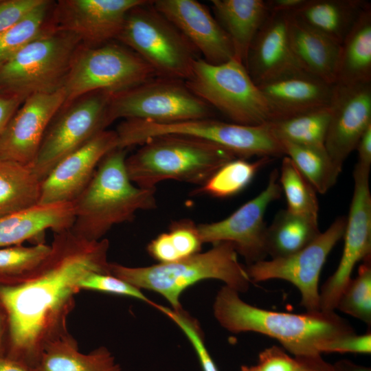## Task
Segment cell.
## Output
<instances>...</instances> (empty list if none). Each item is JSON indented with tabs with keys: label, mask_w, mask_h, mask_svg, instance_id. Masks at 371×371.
<instances>
[{
	"label": "cell",
	"mask_w": 371,
	"mask_h": 371,
	"mask_svg": "<svg viewBox=\"0 0 371 371\" xmlns=\"http://www.w3.org/2000/svg\"><path fill=\"white\" fill-rule=\"evenodd\" d=\"M51 251L36 267L0 275V309L5 319L4 356L35 369L45 348L67 334L79 282L92 272L110 273L109 242L90 241L71 229L54 233Z\"/></svg>",
	"instance_id": "1"
},
{
	"label": "cell",
	"mask_w": 371,
	"mask_h": 371,
	"mask_svg": "<svg viewBox=\"0 0 371 371\" xmlns=\"http://www.w3.org/2000/svg\"><path fill=\"white\" fill-rule=\"evenodd\" d=\"M213 312L221 326L228 331L268 336L293 357L322 355L321 350L328 342L355 333L350 324L335 311H269L245 302L238 292L226 286L218 291Z\"/></svg>",
	"instance_id": "2"
},
{
	"label": "cell",
	"mask_w": 371,
	"mask_h": 371,
	"mask_svg": "<svg viewBox=\"0 0 371 371\" xmlns=\"http://www.w3.org/2000/svg\"><path fill=\"white\" fill-rule=\"evenodd\" d=\"M126 149L115 148L100 162L91 180L72 203L76 236L97 241L111 228L131 221L139 210L157 207L155 189L136 186L126 168Z\"/></svg>",
	"instance_id": "3"
},
{
	"label": "cell",
	"mask_w": 371,
	"mask_h": 371,
	"mask_svg": "<svg viewBox=\"0 0 371 371\" xmlns=\"http://www.w3.org/2000/svg\"><path fill=\"white\" fill-rule=\"evenodd\" d=\"M109 270L111 275L140 290L159 293L176 310L182 308L179 299L183 291L199 281L218 280L238 293L247 291L251 283L237 251L228 242L172 262L141 267L110 262Z\"/></svg>",
	"instance_id": "4"
},
{
	"label": "cell",
	"mask_w": 371,
	"mask_h": 371,
	"mask_svg": "<svg viewBox=\"0 0 371 371\" xmlns=\"http://www.w3.org/2000/svg\"><path fill=\"white\" fill-rule=\"evenodd\" d=\"M126 157L131 181L155 189L166 180L202 185L216 170L237 158L229 150L197 138L168 135L151 138Z\"/></svg>",
	"instance_id": "5"
},
{
	"label": "cell",
	"mask_w": 371,
	"mask_h": 371,
	"mask_svg": "<svg viewBox=\"0 0 371 371\" xmlns=\"http://www.w3.org/2000/svg\"><path fill=\"white\" fill-rule=\"evenodd\" d=\"M120 143L128 148L142 145L148 139L168 135L197 138L218 146L237 158L284 155L280 140L273 134L269 122L260 125H243L210 118L176 123L161 124L128 119L117 127Z\"/></svg>",
	"instance_id": "6"
},
{
	"label": "cell",
	"mask_w": 371,
	"mask_h": 371,
	"mask_svg": "<svg viewBox=\"0 0 371 371\" xmlns=\"http://www.w3.org/2000/svg\"><path fill=\"white\" fill-rule=\"evenodd\" d=\"M82 45L74 34L51 26L0 67V95L25 100L63 88Z\"/></svg>",
	"instance_id": "7"
},
{
	"label": "cell",
	"mask_w": 371,
	"mask_h": 371,
	"mask_svg": "<svg viewBox=\"0 0 371 371\" xmlns=\"http://www.w3.org/2000/svg\"><path fill=\"white\" fill-rule=\"evenodd\" d=\"M197 97L232 123L260 125L274 120L273 112L245 65L235 58L221 64L196 58L184 81Z\"/></svg>",
	"instance_id": "8"
},
{
	"label": "cell",
	"mask_w": 371,
	"mask_h": 371,
	"mask_svg": "<svg viewBox=\"0 0 371 371\" xmlns=\"http://www.w3.org/2000/svg\"><path fill=\"white\" fill-rule=\"evenodd\" d=\"M139 56L157 76L186 80L198 52L191 43L146 1L131 9L116 39Z\"/></svg>",
	"instance_id": "9"
},
{
	"label": "cell",
	"mask_w": 371,
	"mask_h": 371,
	"mask_svg": "<svg viewBox=\"0 0 371 371\" xmlns=\"http://www.w3.org/2000/svg\"><path fill=\"white\" fill-rule=\"evenodd\" d=\"M157 76L153 68L135 52L116 42L76 51L63 87L67 105L95 91L118 93Z\"/></svg>",
	"instance_id": "10"
},
{
	"label": "cell",
	"mask_w": 371,
	"mask_h": 371,
	"mask_svg": "<svg viewBox=\"0 0 371 371\" xmlns=\"http://www.w3.org/2000/svg\"><path fill=\"white\" fill-rule=\"evenodd\" d=\"M212 108L194 95L183 80L155 76L126 90L112 93L109 125L120 118L161 124L210 118Z\"/></svg>",
	"instance_id": "11"
},
{
	"label": "cell",
	"mask_w": 371,
	"mask_h": 371,
	"mask_svg": "<svg viewBox=\"0 0 371 371\" xmlns=\"http://www.w3.org/2000/svg\"><path fill=\"white\" fill-rule=\"evenodd\" d=\"M111 95L106 91L90 92L59 109L46 130L32 165L41 181L62 159L109 126L107 111Z\"/></svg>",
	"instance_id": "12"
},
{
	"label": "cell",
	"mask_w": 371,
	"mask_h": 371,
	"mask_svg": "<svg viewBox=\"0 0 371 371\" xmlns=\"http://www.w3.org/2000/svg\"><path fill=\"white\" fill-rule=\"evenodd\" d=\"M346 218H336L324 232L300 251L282 258L262 260L246 268L251 282L273 279L287 281L300 291L306 311L320 310L319 280L327 257L344 236Z\"/></svg>",
	"instance_id": "13"
},
{
	"label": "cell",
	"mask_w": 371,
	"mask_h": 371,
	"mask_svg": "<svg viewBox=\"0 0 371 371\" xmlns=\"http://www.w3.org/2000/svg\"><path fill=\"white\" fill-rule=\"evenodd\" d=\"M369 168L356 164L354 191L344 234V245L339 265L319 291L320 310L335 311L359 261L371 256V194Z\"/></svg>",
	"instance_id": "14"
},
{
	"label": "cell",
	"mask_w": 371,
	"mask_h": 371,
	"mask_svg": "<svg viewBox=\"0 0 371 371\" xmlns=\"http://www.w3.org/2000/svg\"><path fill=\"white\" fill-rule=\"evenodd\" d=\"M281 193L278 170L274 169L270 173L266 188L231 215L217 222L197 225L202 243H230L248 265L265 260L267 256V226L264 217L268 206L278 199Z\"/></svg>",
	"instance_id": "15"
},
{
	"label": "cell",
	"mask_w": 371,
	"mask_h": 371,
	"mask_svg": "<svg viewBox=\"0 0 371 371\" xmlns=\"http://www.w3.org/2000/svg\"><path fill=\"white\" fill-rule=\"evenodd\" d=\"M145 0H59L54 3L50 25L71 33L87 47L116 41L127 13Z\"/></svg>",
	"instance_id": "16"
},
{
	"label": "cell",
	"mask_w": 371,
	"mask_h": 371,
	"mask_svg": "<svg viewBox=\"0 0 371 371\" xmlns=\"http://www.w3.org/2000/svg\"><path fill=\"white\" fill-rule=\"evenodd\" d=\"M65 99L64 88L27 98L0 135V160L32 166L46 130Z\"/></svg>",
	"instance_id": "17"
},
{
	"label": "cell",
	"mask_w": 371,
	"mask_h": 371,
	"mask_svg": "<svg viewBox=\"0 0 371 371\" xmlns=\"http://www.w3.org/2000/svg\"><path fill=\"white\" fill-rule=\"evenodd\" d=\"M325 148L339 166L371 126V82L335 84Z\"/></svg>",
	"instance_id": "18"
},
{
	"label": "cell",
	"mask_w": 371,
	"mask_h": 371,
	"mask_svg": "<svg viewBox=\"0 0 371 371\" xmlns=\"http://www.w3.org/2000/svg\"><path fill=\"white\" fill-rule=\"evenodd\" d=\"M117 147L115 131L106 129L65 157L42 181L38 204L73 203L87 186L103 157Z\"/></svg>",
	"instance_id": "19"
},
{
	"label": "cell",
	"mask_w": 371,
	"mask_h": 371,
	"mask_svg": "<svg viewBox=\"0 0 371 371\" xmlns=\"http://www.w3.org/2000/svg\"><path fill=\"white\" fill-rule=\"evenodd\" d=\"M153 5L202 54L206 62L217 65L234 58L229 36L203 4L195 0H156Z\"/></svg>",
	"instance_id": "20"
},
{
	"label": "cell",
	"mask_w": 371,
	"mask_h": 371,
	"mask_svg": "<svg viewBox=\"0 0 371 371\" xmlns=\"http://www.w3.org/2000/svg\"><path fill=\"white\" fill-rule=\"evenodd\" d=\"M289 13L270 12L253 39L245 66L256 85L301 69L291 52Z\"/></svg>",
	"instance_id": "21"
},
{
	"label": "cell",
	"mask_w": 371,
	"mask_h": 371,
	"mask_svg": "<svg viewBox=\"0 0 371 371\" xmlns=\"http://www.w3.org/2000/svg\"><path fill=\"white\" fill-rule=\"evenodd\" d=\"M258 86L273 112V120H276L329 106L335 84L297 69Z\"/></svg>",
	"instance_id": "22"
},
{
	"label": "cell",
	"mask_w": 371,
	"mask_h": 371,
	"mask_svg": "<svg viewBox=\"0 0 371 371\" xmlns=\"http://www.w3.org/2000/svg\"><path fill=\"white\" fill-rule=\"evenodd\" d=\"M72 203L37 204L0 217V247L22 244L41 237L46 230L71 229L74 221Z\"/></svg>",
	"instance_id": "23"
},
{
	"label": "cell",
	"mask_w": 371,
	"mask_h": 371,
	"mask_svg": "<svg viewBox=\"0 0 371 371\" xmlns=\"http://www.w3.org/2000/svg\"><path fill=\"white\" fill-rule=\"evenodd\" d=\"M288 32L291 52L299 67L335 84L340 45L292 14H289Z\"/></svg>",
	"instance_id": "24"
},
{
	"label": "cell",
	"mask_w": 371,
	"mask_h": 371,
	"mask_svg": "<svg viewBox=\"0 0 371 371\" xmlns=\"http://www.w3.org/2000/svg\"><path fill=\"white\" fill-rule=\"evenodd\" d=\"M215 19L229 36L234 58L245 64L250 45L270 14L267 1L212 0Z\"/></svg>",
	"instance_id": "25"
},
{
	"label": "cell",
	"mask_w": 371,
	"mask_h": 371,
	"mask_svg": "<svg viewBox=\"0 0 371 371\" xmlns=\"http://www.w3.org/2000/svg\"><path fill=\"white\" fill-rule=\"evenodd\" d=\"M371 82V4L339 45L335 84Z\"/></svg>",
	"instance_id": "26"
},
{
	"label": "cell",
	"mask_w": 371,
	"mask_h": 371,
	"mask_svg": "<svg viewBox=\"0 0 371 371\" xmlns=\"http://www.w3.org/2000/svg\"><path fill=\"white\" fill-rule=\"evenodd\" d=\"M369 3L364 0H306L291 14L340 45Z\"/></svg>",
	"instance_id": "27"
},
{
	"label": "cell",
	"mask_w": 371,
	"mask_h": 371,
	"mask_svg": "<svg viewBox=\"0 0 371 371\" xmlns=\"http://www.w3.org/2000/svg\"><path fill=\"white\" fill-rule=\"evenodd\" d=\"M111 352L100 346L81 353L76 340L69 333L49 343L43 350L34 371H120Z\"/></svg>",
	"instance_id": "28"
},
{
	"label": "cell",
	"mask_w": 371,
	"mask_h": 371,
	"mask_svg": "<svg viewBox=\"0 0 371 371\" xmlns=\"http://www.w3.org/2000/svg\"><path fill=\"white\" fill-rule=\"evenodd\" d=\"M320 233L318 221L282 210L267 228V254L271 258L292 255L309 245Z\"/></svg>",
	"instance_id": "29"
},
{
	"label": "cell",
	"mask_w": 371,
	"mask_h": 371,
	"mask_svg": "<svg viewBox=\"0 0 371 371\" xmlns=\"http://www.w3.org/2000/svg\"><path fill=\"white\" fill-rule=\"evenodd\" d=\"M41 182L32 166L0 160V217L38 204Z\"/></svg>",
	"instance_id": "30"
},
{
	"label": "cell",
	"mask_w": 371,
	"mask_h": 371,
	"mask_svg": "<svg viewBox=\"0 0 371 371\" xmlns=\"http://www.w3.org/2000/svg\"><path fill=\"white\" fill-rule=\"evenodd\" d=\"M330 117V106L269 122L280 141L295 144L325 147Z\"/></svg>",
	"instance_id": "31"
},
{
	"label": "cell",
	"mask_w": 371,
	"mask_h": 371,
	"mask_svg": "<svg viewBox=\"0 0 371 371\" xmlns=\"http://www.w3.org/2000/svg\"><path fill=\"white\" fill-rule=\"evenodd\" d=\"M289 157L317 192L325 194L337 182L342 168L337 165L325 147H312L280 141Z\"/></svg>",
	"instance_id": "32"
},
{
	"label": "cell",
	"mask_w": 371,
	"mask_h": 371,
	"mask_svg": "<svg viewBox=\"0 0 371 371\" xmlns=\"http://www.w3.org/2000/svg\"><path fill=\"white\" fill-rule=\"evenodd\" d=\"M272 158L260 157L251 162L235 158L216 170L202 185L193 191L194 195L205 194L216 198H227L244 190L258 171L268 164Z\"/></svg>",
	"instance_id": "33"
},
{
	"label": "cell",
	"mask_w": 371,
	"mask_h": 371,
	"mask_svg": "<svg viewBox=\"0 0 371 371\" xmlns=\"http://www.w3.org/2000/svg\"><path fill=\"white\" fill-rule=\"evenodd\" d=\"M54 1H43L12 26L0 32V67L50 27Z\"/></svg>",
	"instance_id": "34"
},
{
	"label": "cell",
	"mask_w": 371,
	"mask_h": 371,
	"mask_svg": "<svg viewBox=\"0 0 371 371\" xmlns=\"http://www.w3.org/2000/svg\"><path fill=\"white\" fill-rule=\"evenodd\" d=\"M278 182L284 193L289 212L318 221L317 192L287 156L282 159Z\"/></svg>",
	"instance_id": "35"
},
{
	"label": "cell",
	"mask_w": 371,
	"mask_h": 371,
	"mask_svg": "<svg viewBox=\"0 0 371 371\" xmlns=\"http://www.w3.org/2000/svg\"><path fill=\"white\" fill-rule=\"evenodd\" d=\"M337 309L371 324V256L359 266L358 275L351 279L338 302Z\"/></svg>",
	"instance_id": "36"
},
{
	"label": "cell",
	"mask_w": 371,
	"mask_h": 371,
	"mask_svg": "<svg viewBox=\"0 0 371 371\" xmlns=\"http://www.w3.org/2000/svg\"><path fill=\"white\" fill-rule=\"evenodd\" d=\"M51 245L39 242L33 246L15 245L0 248V275L17 276L39 265L49 255Z\"/></svg>",
	"instance_id": "37"
},
{
	"label": "cell",
	"mask_w": 371,
	"mask_h": 371,
	"mask_svg": "<svg viewBox=\"0 0 371 371\" xmlns=\"http://www.w3.org/2000/svg\"><path fill=\"white\" fill-rule=\"evenodd\" d=\"M154 308L168 317L184 333L195 350L203 371H218L205 345L202 330L195 319L182 308L176 310L157 304Z\"/></svg>",
	"instance_id": "38"
},
{
	"label": "cell",
	"mask_w": 371,
	"mask_h": 371,
	"mask_svg": "<svg viewBox=\"0 0 371 371\" xmlns=\"http://www.w3.org/2000/svg\"><path fill=\"white\" fill-rule=\"evenodd\" d=\"M80 290H91L127 296L142 300L155 306L156 303L149 300L140 289L109 273L92 272L78 284Z\"/></svg>",
	"instance_id": "39"
},
{
	"label": "cell",
	"mask_w": 371,
	"mask_h": 371,
	"mask_svg": "<svg viewBox=\"0 0 371 371\" xmlns=\"http://www.w3.org/2000/svg\"><path fill=\"white\" fill-rule=\"evenodd\" d=\"M168 233L180 260L200 252L203 243L197 225L192 220L174 221Z\"/></svg>",
	"instance_id": "40"
},
{
	"label": "cell",
	"mask_w": 371,
	"mask_h": 371,
	"mask_svg": "<svg viewBox=\"0 0 371 371\" xmlns=\"http://www.w3.org/2000/svg\"><path fill=\"white\" fill-rule=\"evenodd\" d=\"M355 353L370 354L371 352V333L357 335L355 333L335 339L325 344L321 353Z\"/></svg>",
	"instance_id": "41"
},
{
	"label": "cell",
	"mask_w": 371,
	"mask_h": 371,
	"mask_svg": "<svg viewBox=\"0 0 371 371\" xmlns=\"http://www.w3.org/2000/svg\"><path fill=\"white\" fill-rule=\"evenodd\" d=\"M257 366L260 371H295L297 362L284 349L272 346L259 353Z\"/></svg>",
	"instance_id": "42"
},
{
	"label": "cell",
	"mask_w": 371,
	"mask_h": 371,
	"mask_svg": "<svg viewBox=\"0 0 371 371\" xmlns=\"http://www.w3.org/2000/svg\"><path fill=\"white\" fill-rule=\"evenodd\" d=\"M43 0H0V32L14 25Z\"/></svg>",
	"instance_id": "43"
},
{
	"label": "cell",
	"mask_w": 371,
	"mask_h": 371,
	"mask_svg": "<svg viewBox=\"0 0 371 371\" xmlns=\"http://www.w3.org/2000/svg\"><path fill=\"white\" fill-rule=\"evenodd\" d=\"M148 254L159 263H169L180 260L169 234L162 233L147 246Z\"/></svg>",
	"instance_id": "44"
},
{
	"label": "cell",
	"mask_w": 371,
	"mask_h": 371,
	"mask_svg": "<svg viewBox=\"0 0 371 371\" xmlns=\"http://www.w3.org/2000/svg\"><path fill=\"white\" fill-rule=\"evenodd\" d=\"M295 357L297 362L295 371H337L334 365L325 361L321 355Z\"/></svg>",
	"instance_id": "45"
},
{
	"label": "cell",
	"mask_w": 371,
	"mask_h": 371,
	"mask_svg": "<svg viewBox=\"0 0 371 371\" xmlns=\"http://www.w3.org/2000/svg\"><path fill=\"white\" fill-rule=\"evenodd\" d=\"M23 102L18 97L0 95V135Z\"/></svg>",
	"instance_id": "46"
},
{
	"label": "cell",
	"mask_w": 371,
	"mask_h": 371,
	"mask_svg": "<svg viewBox=\"0 0 371 371\" xmlns=\"http://www.w3.org/2000/svg\"><path fill=\"white\" fill-rule=\"evenodd\" d=\"M358 152L357 164L370 168L371 166V126L361 137L356 149Z\"/></svg>",
	"instance_id": "47"
},
{
	"label": "cell",
	"mask_w": 371,
	"mask_h": 371,
	"mask_svg": "<svg viewBox=\"0 0 371 371\" xmlns=\"http://www.w3.org/2000/svg\"><path fill=\"white\" fill-rule=\"evenodd\" d=\"M306 0H268L270 12L293 13L300 8Z\"/></svg>",
	"instance_id": "48"
},
{
	"label": "cell",
	"mask_w": 371,
	"mask_h": 371,
	"mask_svg": "<svg viewBox=\"0 0 371 371\" xmlns=\"http://www.w3.org/2000/svg\"><path fill=\"white\" fill-rule=\"evenodd\" d=\"M0 371H34V369L5 356H0Z\"/></svg>",
	"instance_id": "49"
},
{
	"label": "cell",
	"mask_w": 371,
	"mask_h": 371,
	"mask_svg": "<svg viewBox=\"0 0 371 371\" xmlns=\"http://www.w3.org/2000/svg\"><path fill=\"white\" fill-rule=\"evenodd\" d=\"M337 371H371L370 367L361 366L347 359H342L333 364Z\"/></svg>",
	"instance_id": "50"
},
{
	"label": "cell",
	"mask_w": 371,
	"mask_h": 371,
	"mask_svg": "<svg viewBox=\"0 0 371 371\" xmlns=\"http://www.w3.org/2000/svg\"><path fill=\"white\" fill-rule=\"evenodd\" d=\"M6 338V324L5 317L0 309V356H4Z\"/></svg>",
	"instance_id": "51"
},
{
	"label": "cell",
	"mask_w": 371,
	"mask_h": 371,
	"mask_svg": "<svg viewBox=\"0 0 371 371\" xmlns=\"http://www.w3.org/2000/svg\"><path fill=\"white\" fill-rule=\"evenodd\" d=\"M240 371H260L258 366H242Z\"/></svg>",
	"instance_id": "52"
}]
</instances>
